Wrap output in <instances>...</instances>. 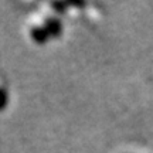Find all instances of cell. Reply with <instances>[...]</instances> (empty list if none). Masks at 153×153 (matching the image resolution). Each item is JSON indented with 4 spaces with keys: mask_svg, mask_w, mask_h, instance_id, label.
<instances>
[{
    "mask_svg": "<svg viewBox=\"0 0 153 153\" xmlns=\"http://www.w3.org/2000/svg\"><path fill=\"white\" fill-rule=\"evenodd\" d=\"M6 105H7V89L0 81V109H3Z\"/></svg>",
    "mask_w": 153,
    "mask_h": 153,
    "instance_id": "obj_1",
    "label": "cell"
}]
</instances>
